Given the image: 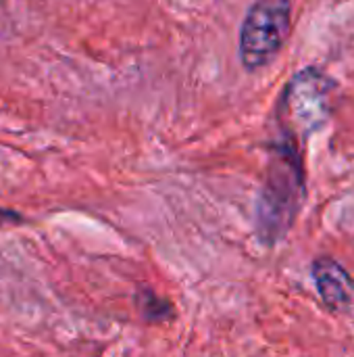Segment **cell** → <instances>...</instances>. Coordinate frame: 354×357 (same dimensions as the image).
Here are the masks:
<instances>
[{
	"instance_id": "4",
	"label": "cell",
	"mask_w": 354,
	"mask_h": 357,
	"mask_svg": "<svg viewBox=\"0 0 354 357\" xmlns=\"http://www.w3.org/2000/svg\"><path fill=\"white\" fill-rule=\"evenodd\" d=\"M311 276L319 299L330 312H348L354 301V280L348 270L330 255L315 257L311 264Z\"/></svg>"
},
{
	"instance_id": "1",
	"label": "cell",
	"mask_w": 354,
	"mask_h": 357,
	"mask_svg": "<svg viewBox=\"0 0 354 357\" xmlns=\"http://www.w3.org/2000/svg\"><path fill=\"white\" fill-rule=\"evenodd\" d=\"M305 169L298 151V140L286 136L273 146L267 178L257 201L255 232L267 247L277 245L294 226L300 205L305 203Z\"/></svg>"
},
{
	"instance_id": "2",
	"label": "cell",
	"mask_w": 354,
	"mask_h": 357,
	"mask_svg": "<svg viewBox=\"0 0 354 357\" xmlns=\"http://www.w3.org/2000/svg\"><path fill=\"white\" fill-rule=\"evenodd\" d=\"M292 23L290 0H257L242 23L240 59L246 69L265 67L284 46Z\"/></svg>"
},
{
	"instance_id": "3",
	"label": "cell",
	"mask_w": 354,
	"mask_h": 357,
	"mask_svg": "<svg viewBox=\"0 0 354 357\" xmlns=\"http://www.w3.org/2000/svg\"><path fill=\"white\" fill-rule=\"evenodd\" d=\"M332 90V79L317 69L296 73L282 98V126L286 136L298 140L315 132L328 119Z\"/></svg>"
},
{
	"instance_id": "5",
	"label": "cell",
	"mask_w": 354,
	"mask_h": 357,
	"mask_svg": "<svg viewBox=\"0 0 354 357\" xmlns=\"http://www.w3.org/2000/svg\"><path fill=\"white\" fill-rule=\"evenodd\" d=\"M136 307L144 322L148 324H165L175 318V307L167 297H161L152 289H140L136 293Z\"/></svg>"
},
{
	"instance_id": "6",
	"label": "cell",
	"mask_w": 354,
	"mask_h": 357,
	"mask_svg": "<svg viewBox=\"0 0 354 357\" xmlns=\"http://www.w3.org/2000/svg\"><path fill=\"white\" fill-rule=\"evenodd\" d=\"M8 222H23V218H21L17 211H13V209L0 207V226H2V224H8Z\"/></svg>"
}]
</instances>
